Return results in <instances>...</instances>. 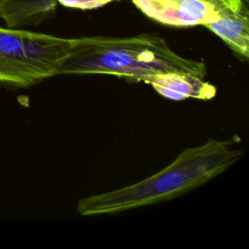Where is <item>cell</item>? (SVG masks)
Instances as JSON below:
<instances>
[{"instance_id":"10","label":"cell","mask_w":249,"mask_h":249,"mask_svg":"<svg viewBox=\"0 0 249 249\" xmlns=\"http://www.w3.org/2000/svg\"><path fill=\"white\" fill-rule=\"evenodd\" d=\"M210 1H214V2H219V0H210ZM220 3V2H219ZM222 4V3H221Z\"/></svg>"},{"instance_id":"8","label":"cell","mask_w":249,"mask_h":249,"mask_svg":"<svg viewBox=\"0 0 249 249\" xmlns=\"http://www.w3.org/2000/svg\"><path fill=\"white\" fill-rule=\"evenodd\" d=\"M56 4H60L67 8L79 10H92L103 7L114 0H52Z\"/></svg>"},{"instance_id":"3","label":"cell","mask_w":249,"mask_h":249,"mask_svg":"<svg viewBox=\"0 0 249 249\" xmlns=\"http://www.w3.org/2000/svg\"><path fill=\"white\" fill-rule=\"evenodd\" d=\"M72 38L0 27V84L28 88L58 75Z\"/></svg>"},{"instance_id":"2","label":"cell","mask_w":249,"mask_h":249,"mask_svg":"<svg viewBox=\"0 0 249 249\" xmlns=\"http://www.w3.org/2000/svg\"><path fill=\"white\" fill-rule=\"evenodd\" d=\"M173 72L205 78L207 69L203 61L176 53L163 38L138 34L72 38L58 75L107 74L145 83L155 75Z\"/></svg>"},{"instance_id":"9","label":"cell","mask_w":249,"mask_h":249,"mask_svg":"<svg viewBox=\"0 0 249 249\" xmlns=\"http://www.w3.org/2000/svg\"><path fill=\"white\" fill-rule=\"evenodd\" d=\"M219 2L231 10L237 11L246 3V0H219Z\"/></svg>"},{"instance_id":"5","label":"cell","mask_w":249,"mask_h":249,"mask_svg":"<svg viewBox=\"0 0 249 249\" xmlns=\"http://www.w3.org/2000/svg\"><path fill=\"white\" fill-rule=\"evenodd\" d=\"M217 35L242 61L249 57V18L247 2L237 11L222 6L217 17L204 25Z\"/></svg>"},{"instance_id":"4","label":"cell","mask_w":249,"mask_h":249,"mask_svg":"<svg viewBox=\"0 0 249 249\" xmlns=\"http://www.w3.org/2000/svg\"><path fill=\"white\" fill-rule=\"evenodd\" d=\"M148 18L165 25L190 27L213 20L223 4L210 0H131Z\"/></svg>"},{"instance_id":"7","label":"cell","mask_w":249,"mask_h":249,"mask_svg":"<svg viewBox=\"0 0 249 249\" xmlns=\"http://www.w3.org/2000/svg\"><path fill=\"white\" fill-rule=\"evenodd\" d=\"M56 5L52 0H0V18L8 27L35 26L49 18Z\"/></svg>"},{"instance_id":"1","label":"cell","mask_w":249,"mask_h":249,"mask_svg":"<svg viewBox=\"0 0 249 249\" xmlns=\"http://www.w3.org/2000/svg\"><path fill=\"white\" fill-rule=\"evenodd\" d=\"M244 150L231 141L209 139L185 149L166 167L134 184L79 199L77 211L82 216L115 214L183 196L237 162Z\"/></svg>"},{"instance_id":"6","label":"cell","mask_w":249,"mask_h":249,"mask_svg":"<svg viewBox=\"0 0 249 249\" xmlns=\"http://www.w3.org/2000/svg\"><path fill=\"white\" fill-rule=\"evenodd\" d=\"M145 83L161 96L182 101L187 98L209 100L216 95V88L204 78L187 73H164L149 78Z\"/></svg>"}]
</instances>
